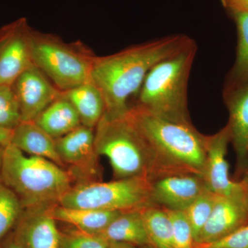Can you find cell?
<instances>
[{"label": "cell", "instance_id": "cell-1", "mask_svg": "<svg viewBox=\"0 0 248 248\" xmlns=\"http://www.w3.org/2000/svg\"><path fill=\"white\" fill-rule=\"evenodd\" d=\"M194 42L188 36L175 34L131 46L112 55L96 57L91 81L102 93L106 115H126L129 99L138 94L151 68Z\"/></svg>", "mask_w": 248, "mask_h": 248}, {"label": "cell", "instance_id": "cell-2", "mask_svg": "<svg viewBox=\"0 0 248 248\" xmlns=\"http://www.w3.org/2000/svg\"><path fill=\"white\" fill-rule=\"evenodd\" d=\"M126 116L151 148L159 177L190 174L203 178L205 135L193 124L166 120L135 105L129 108Z\"/></svg>", "mask_w": 248, "mask_h": 248}, {"label": "cell", "instance_id": "cell-3", "mask_svg": "<svg viewBox=\"0 0 248 248\" xmlns=\"http://www.w3.org/2000/svg\"><path fill=\"white\" fill-rule=\"evenodd\" d=\"M0 179L24 209L50 208L60 203L75 182L68 171L53 161L5 147Z\"/></svg>", "mask_w": 248, "mask_h": 248}, {"label": "cell", "instance_id": "cell-4", "mask_svg": "<svg viewBox=\"0 0 248 248\" xmlns=\"http://www.w3.org/2000/svg\"><path fill=\"white\" fill-rule=\"evenodd\" d=\"M197 50L194 42L153 66L137 94L135 106L166 120L192 123L187 88Z\"/></svg>", "mask_w": 248, "mask_h": 248}, {"label": "cell", "instance_id": "cell-5", "mask_svg": "<svg viewBox=\"0 0 248 248\" xmlns=\"http://www.w3.org/2000/svg\"><path fill=\"white\" fill-rule=\"evenodd\" d=\"M94 147L108 160L115 179L159 176L151 148L126 115L110 117L104 113L94 128Z\"/></svg>", "mask_w": 248, "mask_h": 248}, {"label": "cell", "instance_id": "cell-6", "mask_svg": "<svg viewBox=\"0 0 248 248\" xmlns=\"http://www.w3.org/2000/svg\"><path fill=\"white\" fill-rule=\"evenodd\" d=\"M31 52L33 64L61 92L91 81L97 56L83 44L32 29Z\"/></svg>", "mask_w": 248, "mask_h": 248}, {"label": "cell", "instance_id": "cell-7", "mask_svg": "<svg viewBox=\"0 0 248 248\" xmlns=\"http://www.w3.org/2000/svg\"><path fill=\"white\" fill-rule=\"evenodd\" d=\"M59 205L102 211L142 210L151 202V180L147 177L74 184Z\"/></svg>", "mask_w": 248, "mask_h": 248}, {"label": "cell", "instance_id": "cell-8", "mask_svg": "<svg viewBox=\"0 0 248 248\" xmlns=\"http://www.w3.org/2000/svg\"><path fill=\"white\" fill-rule=\"evenodd\" d=\"M55 146L75 184L100 182L99 155L94 147V129L80 125L55 139Z\"/></svg>", "mask_w": 248, "mask_h": 248}, {"label": "cell", "instance_id": "cell-9", "mask_svg": "<svg viewBox=\"0 0 248 248\" xmlns=\"http://www.w3.org/2000/svg\"><path fill=\"white\" fill-rule=\"evenodd\" d=\"M32 29L24 17L0 29V85L12 86L23 72L33 65Z\"/></svg>", "mask_w": 248, "mask_h": 248}, {"label": "cell", "instance_id": "cell-10", "mask_svg": "<svg viewBox=\"0 0 248 248\" xmlns=\"http://www.w3.org/2000/svg\"><path fill=\"white\" fill-rule=\"evenodd\" d=\"M231 143L228 126L214 135H205L206 162L203 179L207 189L215 195L229 196L248 191V177L241 182L230 177L227 161L228 144Z\"/></svg>", "mask_w": 248, "mask_h": 248}, {"label": "cell", "instance_id": "cell-11", "mask_svg": "<svg viewBox=\"0 0 248 248\" xmlns=\"http://www.w3.org/2000/svg\"><path fill=\"white\" fill-rule=\"evenodd\" d=\"M22 122L33 121L61 94L42 71L32 65L12 84Z\"/></svg>", "mask_w": 248, "mask_h": 248}, {"label": "cell", "instance_id": "cell-12", "mask_svg": "<svg viewBox=\"0 0 248 248\" xmlns=\"http://www.w3.org/2000/svg\"><path fill=\"white\" fill-rule=\"evenodd\" d=\"M223 99L228 112L231 143H232L240 172L248 170V78L226 84Z\"/></svg>", "mask_w": 248, "mask_h": 248}, {"label": "cell", "instance_id": "cell-13", "mask_svg": "<svg viewBox=\"0 0 248 248\" xmlns=\"http://www.w3.org/2000/svg\"><path fill=\"white\" fill-rule=\"evenodd\" d=\"M248 224V191L229 196L217 195L213 212L195 244L221 239Z\"/></svg>", "mask_w": 248, "mask_h": 248}, {"label": "cell", "instance_id": "cell-14", "mask_svg": "<svg viewBox=\"0 0 248 248\" xmlns=\"http://www.w3.org/2000/svg\"><path fill=\"white\" fill-rule=\"evenodd\" d=\"M208 190L203 178L190 174H172L151 181V202L169 210L184 211Z\"/></svg>", "mask_w": 248, "mask_h": 248}, {"label": "cell", "instance_id": "cell-15", "mask_svg": "<svg viewBox=\"0 0 248 248\" xmlns=\"http://www.w3.org/2000/svg\"><path fill=\"white\" fill-rule=\"evenodd\" d=\"M16 236L26 248H62V232L50 208L24 209Z\"/></svg>", "mask_w": 248, "mask_h": 248}, {"label": "cell", "instance_id": "cell-16", "mask_svg": "<svg viewBox=\"0 0 248 248\" xmlns=\"http://www.w3.org/2000/svg\"><path fill=\"white\" fill-rule=\"evenodd\" d=\"M11 144L25 154L50 160L66 169L57 152L55 139L34 121L22 122L13 130Z\"/></svg>", "mask_w": 248, "mask_h": 248}, {"label": "cell", "instance_id": "cell-17", "mask_svg": "<svg viewBox=\"0 0 248 248\" xmlns=\"http://www.w3.org/2000/svg\"><path fill=\"white\" fill-rule=\"evenodd\" d=\"M61 93L76 109L81 125L95 128L106 111L104 97L97 86L90 81Z\"/></svg>", "mask_w": 248, "mask_h": 248}, {"label": "cell", "instance_id": "cell-18", "mask_svg": "<svg viewBox=\"0 0 248 248\" xmlns=\"http://www.w3.org/2000/svg\"><path fill=\"white\" fill-rule=\"evenodd\" d=\"M33 121L55 140L81 125L76 109L68 99L62 95V93Z\"/></svg>", "mask_w": 248, "mask_h": 248}, {"label": "cell", "instance_id": "cell-19", "mask_svg": "<svg viewBox=\"0 0 248 248\" xmlns=\"http://www.w3.org/2000/svg\"><path fill=\"white\" fill-rule=\"evenodd\" d=\"M109 242H122L138 247L149 246L141 210L122 212L98 234Z\"/></svg>", "mask_w": 248, "mask_h": 248}, {"label": "cell", "instance_id": "cell-20", "mask_svg": "<svg viewBox=\"0 0 248 248\" xmlns=\"http://www.w3.org/2000/svg\"><path fill=\"white\" fill-rule=\"evenodd\" d=\"M50 213L56 221L68 223L79 231L98 234L122 212L68 208L58 204L50 208Z\"/></svg>", "mask_w": 248, "mask_h": 248}, {"label": "cell", "instance_id": "cell-21", "mask_svg": "<svg viewBox=\"0 0 248 248\" xmlns=\"http://www.w3.org/2000/svg\"><path fill=\"white\" fill-rule=\"evenodd\" d=\"M149 246L152 248H172V225L166 209L151 205L141 210Z\"/></svg>", "mask_w": 248, "mask_h": 248}, {"label": "cell", "instance_id": "cell-22", "mask_svg": "<svg viewBox=\"0 0 248 248\" xmlns=\"http://www.w3.org/2000/svg\"><path fill=\"white\" fill-rule=\"evenodd\" d=\"M237 29L236 60L226 84L248 78V11L231 13Z\"/></svg>", "mask_w": 248, "mask_h": 248}, {"label": "cell", "instance_id": "cell-23", "mask_svg": "<svg viewBox=\"0 0 248 248\" xmlns=\"http://www.w3.org/2000/svg\"><path fill=\"white\" fill-rule=\"evenodd\" d=\"M23 211L17 196L0 179V241L17 226Z\"/></svg>", "mask_w": 248, "mask_h": 248}, {"label": "cell", "instance_id": "cell-24", "mask_svg": "<svg viewBox=\"0 0 248 248\" xmlns=\"http://www.w3.org/2000/svg\"><path fill=\"white\" fill-rule=\"evenodd\" d=\"M217 195L206 190L184 210L192 230L195 244L211 215Z\"/></svg>", "mask_w": 248, "mask_h": 248}, {"label": "cell", "instance_id": "cell-25", "mask_svg": "<svg viewBox=\"0 0 248 248\" xmlns=\"http://www.w3.org/2000/svg\"><path fill=\"white\" fill-rule=\"evenodd\" d=\"M21 122L19 104L12 86L0 85V127L14 130Z\"/></svg>", "mask_w": 248, "mask_h": 248}, {"label": "cell", "instance_id": "cell-26", "mask_svg": "<svg viewBox=\"0 0 248 248\" xmlns=\"http://www.w3.org/2000/svg\"><path fill=\"white\" fill-rule=\"evenodd\" d=\"M166 210L172 221V248H195L192 230L184 212L169 209Z\"/></svg>", "mask_w": 248, "mask_h": 248}, {"label": "cell", "instance_id": "cell-27", "mask_svg": "<svg viewBox=\"0 0 248 248\" xmlns=\"http://www.w3.org/2000/svg\"><path fill=\"white\" fill-rule=\"evenodd\" d=\"M110 242L99 234L76 229L62 232V248H109Z\"/></svg>", "mask_w": 248, "mask_h": 248}, {"label": "cell", "instance_id": "cell-28", "mask_svg": "<svg viewBox=\"0 0 248 248\" xmlns=\"http://www.w3.org/2000/svg\"><path fill=\"white\" fill-rule=\"evenodd\" d=\"M195 248H248V224L213 242L195 244Z\"/></svg>", "mask_w": 248, "mask_h": 248}, {"label": "cell", "instance_id": "cell-29", "mask_svg": "<svg viewBox=\"0 0 248 248\" xmlns=\"http://www.w3.org/2000/svg\"><path fill=\"white\" fill-rule=\"evenodd\" d=\"M221 2L231 13L248 11V0H222Z\"/></svg>", "mask_w": 248, "mask_h": 248}, {"label": "cell", "instance_id": "cell-30", "mask_svg": "<svg viewBox=\"0 0 248 248\" xmlns=\"http://www.w3.org/2000/svg\"><path fill=\"white\" fill-rule=\"evenodd\" d=\"M13 130L0 127V146L6 147L11 144Z\"/></svg>", "mask_w": 248, "mask_h": 248}, {"label": "cell", "instance_id": "cell-31", "mask_svg": "<svg viewBox=\"0 0 248 248\" xmlns=\"http://www.w3.org/2000/svg\"><path fill=\"white\" fill-rule=\"evenodd\" d=\"M2 248H26V247L15 234L12 239L8 241Z\"/></svg>", "mask_w": 248, "mask_h": 248}, {"label": "cell", "instance_id": "cell-32", "mask_svg": "<svg viewBox=\"0 0 248 248\" xmlns=\"http://www.w3.org/2000/svg\"><path fill=\"white\" fill-rule=\"evenodd\" d=\"M109 248H139V247L135 245L126 244V243L110 242Z\"/></svg>", "mask_w": 248, "mask_h": 248}, {"label": "cell", "instance_id": "cell-33", "mask_svg": "<svg viewBox=\"0 0 248 248\" xmlns=\"http://www.w3.org/2000/svg\"><path fill=\"white\" fill-rule=\"evenodd\" d=\"M4 147L0 146V171H1V162H2L3 154H4Z\"/></svg>", "mask_w": 248, "mask_h": 248}, {"label": "cell", "instance_id": "cell-34", "mask_svg": "<svg viewBox=\"0 0 248 248\" xmlns=\"http://www.w3.org/2000/svg\"><path fill=\"white\" fill-rule=\"evenodd\" d=\"M144 248H152L151 247H150V246H145V247H143Z\"/></svg>", "mask_w": 248, "mask_h": 248}, {"label": "cell", "instance_id": "cell-35", "mask_svg": "<svg viewBox=\"0 0 248 248\" xmlns=\"http://www.w3.org/2000/svg\"><path fill=\"white\" fill-rule=\"evenodd\" d=\"M247 177H248V175L247 176Z\"/></svg>", "mask_w": 248, "mask_h": 248}, {"label": "cell", "instance_id": "cell-36", "mask_svg": "<svg viewBox=\"0 0 248 248\" xmlns=\"http://www.w3.org/2000/svg\"><path fill=\"white\" fill-rule=\"evenodd\" d=\"M221 1H222V0H221Z\"/></svg>", "mask_w": 248, "mask_h": 248}]
</instances>
